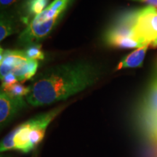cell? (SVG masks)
<instances>
[{
    "label": "cell",
    "instance_id": "1",
    "mask_svg": "<svg viewBox=\"0 0 157 157\" xmlns=\"http://www.w3.org/2000/svg\"><path fill=\"white\" fill-rule=\"evenodd\" d=\"M101 65L78 60L52 66L44 70L29 86L25 96L33 106L48 105L63 101L95 84L102 77Z\"/></svg>",
    "mask_w": 157,
    "mask_h": 157
},
{
    "label": "cell",
    "instance_id": "2",
    "mask_svg": "<svg viewBox=\"0 0 157 157\" xmlns=\"http://www.w3.org/2000/svg\"><path fill=\"white\" fill-rule=\"evenodd\" d=\"M66 107V105H60L21 124L2 139L1 152L14 150L27 154L34 150L44 139L49 124Z\"/></svg>",
    "mask_w": 157,
    "mask_h": 157
},
{
    "label": "cell",
    "instance_id": "3",
    "mask_svg": "<svg viewBox=\"0 0 157 157\" xmlns=\"http://www.w3.org/2000/svg\"><path fill=\"white\" fill-rule=\"evenodd\" d=\"M137 123L145 136L157 143V61L137 111Z\"/></svg>",
    "mask_w": 157,
    "mask_h": 157
},
{
    "label": "cell",
    "instance_id": "4",
    "mask_svg": "<svg viewBox=\"0 0 157 157\" xmlns=\"http://www.w3.org/2000/svg\"><path fill=\"white\" fill-rule=\"evenodd\" d=\"M132 26L133 12H127L108 29L104 38L105 43L109 46L120 49L142 48V45L134 38Z\"/></svg>",
    "mask_w": 157,
    "mask_h": 157
},
{
    "label": "cell",
    "instance_id": "5",
    "mask_svg": "<svg viewBox=\"0 0 157 157\" xmlns=\"http://www.w3.org/2000/svg\"><path fill=\"white\" fill-rule=\"evenodd\" d=\"M132 32L142 47L150 46L157 37V8L146 6L133 10Z\"/></svg>",
    "mask_w": 157,
    "mask_h": 157
},
{
    "label": "cell",
    "instance_id": "6",
    "mask_svg": "<svg viewBox=\"0 0 157 157\" xmlns=\"http://www.w3.org/2000/svg\"><path fill=\"white\" fill-rule=\"evenodd\" d=\"M26 100L23 97H15L2 90L0 93V126L1 129L7 126L27 106Z\"/></svg>",
    "mask_w": 157,
    "mask_h": 157
},
{
    "label": "cell",
    "instance_id": "7",
    "mask_svg": "<svg viewBox=\"0 0 157 157\" xmlns=\"http://www.w3.org/2000/svg\"><path fill=\"white\" fill-rule=\"evenodd\" d=\"M0 76L1 78L7 75L29 60L23 50H3L1 48L0 53Z\"/></svg>",
    "mask_w": 157,
    "mask_h": 157
},
{
    "label": "cell",
    "instance_id": "8",
    "mask_svg": "<svg viewBox=\"0 0 157 157\" xmlns=\"http://www.w3.org/2000/svg\"><path fill=\"white\" fill-rule=\"evenodd\" d=\"M72 0H54L42 13L34 17L33 20L37 22L54 21L58 22L61 15L67 9Z\"/></svg>",
    "mask_w": 157,
    "mask_h": 157
},
{
    "label": "cell",
    "instance_id": "9",
    "mask_svg": "<svg viewBox=\"0 0 157 157\" xmlns=\"http://www.w3.org/2000/svg\"><path fill=\"white\" fill-rule=\"evenodd\" d=\"M149 45H146L142 48L135 49L134 51L121 59L115 68L114 71H120L125 68H134L142 67L144 62L147 50Z\"/></svg>",
    "mask_w": 157,
    "mask_h": 157
},
{
    "label": "cell",
    "instance_id": "10",
    "mask_svg": "<svg viewBox=\"0 0 157 157\" xmlns=\"http://www.w3.org/2000/svg\"><path fill=\"white\" fill-rule=\"evenodd\" d=\"M39 66V61L37 60L29 59L13 71V73L16 76L17 82L23 83L30 79L35 75Z\"/></svg>",
    "mask_w": 157,
    "mask_h": 157
},
{
    "label": "cell",
    "instance_id": "11",
    "mask_svg": "<svg viewBox=\"0 0 157 157\" xmlns=\"http://www.w3.org/2000/svg\"><path fill=\"white\" fill-rule=\"evenodd\" d=\"M17 31L16 21L11 15L3 13L0 19V41H2L7 36H11Z\"/></svg>",
    "mask_w": 157,
    "mask_h": 157
},
{
    "label": "cell",
    "instance_id": "12",
    "mask_svg": "<svg viewBox=\"0 0 157 157\" xmlns=\"http://www.w3.org/2000/svg\"><path fill=\"white\" fill-rule=\"evenodd\" d=\"M48 0H29L26 6L29 16H34V17L42 13L46 9L45 7L48 5Z\"/></svg>",
    "mask_w": 157,
    "mask_h": 157
},
{
    "label": "cell",
    "instance_id": "13",
    "mask_svg": "<svg viewBox=\"0 0 157 157\" xmlns=\"http://www.w3.org/2000/svg\"><path fill=\"white\" fill-rule=\"evenodd\" d=\"M24 52L29 59L32 60H44V53L42 50V45L34 44L29 45L25 49Z\"/></svg>",
    "mask_w": 157,
    "mask_h": 157
},
{
    "label": "cell",
    "instance_id": "14",
    "mask_svg": "<svg viewBox=\"0 0 157 157\" xmlns=\"http://www.w3.org/2000/svg\"><path fill=\"white\" fill-rule=\"evenodd\" d=\"M2 91H5L15 97H25L29 93V86L25 87L20 82H17Z\"/></svg>",
    "mask_w": 157,
    "mask_h": 157
},
{
    "label": "cell",
    "instance_id": "15",
    "mask_svg": "<svg viewBox=\"0 0 157 157\" xmlns=\"http://www.w3.org/2000/svg\"><path fill=\"white\" fill-rule=\"evenodd\" d=\"M1 80H2V90L7 89V88L10 87L11 85H13V84L18 82H17L16 76H15V74H13V72L7 74V75L4 76L3 78H2Z\"/></svg>",
    "mask_w": 157,
    "mask_h": 157
},
{
    "label": "cell",
    "instance_id": "16",
    "mask_svg": "<svg viewBox=\"0 0 157 157\" xmlns=\"http://www.w3.org/2000/svg\"><path fill=\"white\" fill-rule=\"evenodd\" d=\"M130 1L146 4L147 6H152L157 8V0H130Z\"/></svg>",
    "mask_w": 157,
    "mask_h": 157
},
{
    "label": "cell",
    "instance_id": "17",
    "mask_svg": "<svg viewBox=\"0 0 157 157\" xmlns=\"http://www.w3.org/2000/svg\"><path fill=\"white\" fill-rule=\"evenodd\" d=\"M17 1L18 0H0V4H1V6H3V7H7L17 2Z\"/></svg>",
    "mask_w": 157,
    "mask_h": 157
},
{
    "label": "cell",
    "instance_id": "18",
    "mask_svg": "<svg viewBox=\"0 0 157 157\" xmlns=\"http://www.w3.org/2000/svg\"><path fill=\"white\" fill-rule=\"evenodd\" d=\"M1 157H9L8 156H5V155H1Z\"/></svg>",
    "mask_w": 157,
    "mask_h": 157
}]
</instances>
